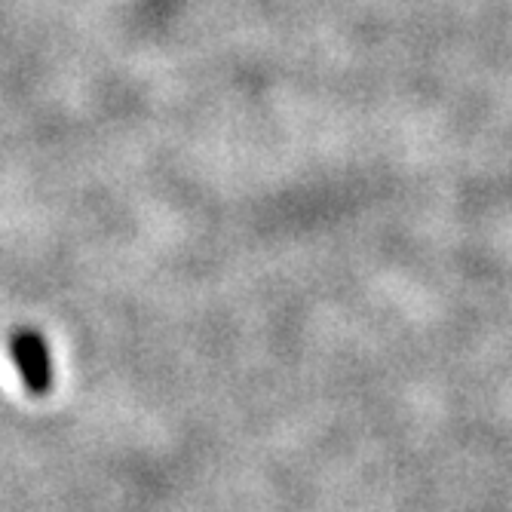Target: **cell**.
I'll return each mask as SVG.
<instances>
[{
  "label": "cell",
  "instance_id": "cell-1",
  "mask_svg": "<svg viewBox=\"0 0 512 512\" xmlns=\"http://www.w3.org/2000/svg\"><path fill=\"white\" fill-rule=\"evenodd\" d=\"M10 356L22 375V384L31 396H43L53 387V365H50V350H46V341L31 332L22 329L10 338Z\"/></svg>",
  "mask_w": 512,
  "mask_h": 512
}]
</instances>
